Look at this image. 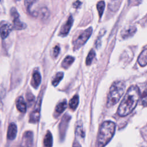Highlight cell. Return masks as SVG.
Returning <instances> with one entry per match:
<instances>
[{"label": "cell", "instance_id": "cell-1", "mask_svg": "<svg viewBox=\"0 0 147 147\" xmlns=\"http://www.w3.org/2000/svg\"><path fill=\"white\" fill-rule=\"evenodd\" d=\"M141 97L140 91L137 86H131L126 91L117 110L119 116L124 117L134 109Z\"/></svg>", "mask_w": 147, "mask_h": 147}, {"label": "cell", "instance_id": "cell-2", "mask_svg": "<svg viewBox=\"0 0 147 147\" xmlns=\"http://www.w3.org/2000/svg\"><path fill=\"white\" fill-rule=\"evenodd\" d=\"M115 125L110 121H105L100 126L97 137V147H105L111 140L115 133Z\"/></svg>", "mask_w": 147, "mask_h": 147}, {"label": "cell", "instance_id": "cell-3", "mask_svg": "<svg viewBox=\"0 0 147 147\" xmlns=\"http://www.w3.org/2000/svg\"><path fill=\"white\" fill-rule=\"evenodd\" d=\"M125 85L121 81H116L111 86L107 96V106L111 107L117 104L124 93Z\"/></svg>", "mask_w": 147, "mask_h": 147}, {"label": "cell", "instance_id": "cell-4", "mask_svg": "<svg viewBox=\"0 0 147 147\" xmlns=\"http://www.w3.org/2000/svg\"><path fill=\"white\" fill-rule=\"evenodd\" d=\"M92 29L91 27H90L84 30L79 36L74 41L73 46L74 49L76 50L80 48L82 46H83L86 42L90 38V36L92 34Z\"/></svg>", "mask_w": 147, "mask_h": 147}, {"label": "cell", "instance_id": "cell-5", "mask_svg": "<svg viewBox=\"0 0 147 147\" xmlns=\"http://www.w3.org/2000/svg\"><path fill=\"white\" fill-rule=\"evenodd\" d=\"M41 98H38L37 102L35 105V107L34 110L32 111L29 118V122L32 123H36L38 122L40 119V108H41Z\"/></svg>", "mask_w": 147, "mask_h": 147}, {"label": "cell", "instance_id": "cell-6", "mask_svg": "<svg viewBox=\"0 0 147 147\" xmlns=\"http://www.w3.org/2000/svg\"><path fill=\"white\" fill-rule=\"evenodd\" d=\"M21 145L24 147L33 146V134L31 131H26L24 133Z\"/></svg>", "mask_w": 147, "mask_h": 147}, {"label": "cell", "instance_id": "cell-7", "mask_svg": "<svg viewBox=\"0 0 147 147\" xmlns=\"http://www.w3.org/2000/svg\"><path fill=\"white\" fill-rule=\"evenodd\" d=\"M73 18L72 16H70L69 17V18H68V20L67 21V22H65V24L64 25H63V26L61 27L60 30V33L59 35L62 36V37H64L66 35L68 34L72 25L73 24Z\"/></svg>", "mask_w": 147, "mask_h": 147}, {"label": "cell", "instance_id": "cell-8", "mask_svg": "<svg viewBox=\"0 0 147 147\" xmlns=\"http://www.w3.org/2000/svg\"><path fill=\"white\" fill-rule=\"evenodd\" d=\"M137 29L134 26H127L125 27L121 32V35L123 38H127L133 36L136 32Z\"/></svg>", "mask_w": 147, "mask_h": 147}, {"label": "cell", "instance_id": "cell-9", "mask_svg": "<svg viewBox=\"0 0 147 147\" xmlns=\"http://www.w3.org/2000/svg\"><path fill=\"white\" fill-rule=\"evenodd\" d=\"M70 118H71L70 116H69L67 114H65L63 116V117L61 121L60 124L59 125V131H60V134L61 137L62 136L64 137L65 131H66V129L67 127V125H68V123L69 122Z\"/></svg>", "mask_w": 147, "mask_h": 147}, {"label": "cell", "instance_id": "cell-10", "mask_svg": "<svg viewBox=\"0 0 147 147\" xmlns=\"http://www.w3.org/2000/svg\"><path fill=\"white\" fill-rule=\"evenodd\" d=\"M11 30V26L10 24L6 23L1 24L0 27V35L2 38L4 39L6 38L9 34Z\"/></svg>", "mask_w": 147, "mask_h": 147}, {"label": "cell", "instance_id": "cell-11", "mask_svg": "<svg viewBox=\"0 0 147 147\" xmlns=\"http://www.w3.org/2000/svg\"><path fill=\"white\" fill-rule=\"evenodd\" d=\"M17 127L16 125L14 123H11L7 129V138L10 140H14L17 135Z\"/></svg>", "mask_w": 147, "mask_h": 147}, {"label": "cell", "instance_id": "cell-12", "mask_svg": "<svg viewBox=\"0 0 147 147\" xmlns=\"http://www.w3.org/2000/svg\"><path fill=\"white\" fill-rule=\"evenodd\" d=\"M16 106L17 110L22 113H24L26 111V105L22 96H19L17 98L16 102Z\"/></svg>", "mask_w": 147, "mask_h": 147}, {"label": "cell", "instance_id": "cell-13", "mask_svg": "<svg viewBox=\"0 0 147 147\" xmlns=\"http://www.w3.org/2000/svg\"><path fill=\"white\" fill-rule=\"evenodd\" d=\"M41 78L40 73L38 71H34L32 75V78L31 81L32 86L34 88H37L40 85L41 83Z\"/></svg>", "mask_w": 147, "mask_h": 147}, {"label": "cell", "instance_id": "cell-14", "mask_svg": "<svg viewBox=\"0 0 147 147\" xmlns=\"http://www.w3.org/2000/svg\"><path fill=\"white\" fill-rule=\"evenodd\" d=\"M138 63L141 67L147 65V48L145 49L138 56Z\"/></svg>", "mask_w": 147, "mask_h": 147}, {"label": "cell", "instance_id": "cell-15", "mask_svg": "<svg viewBox=\"0 0 147 147\" xmlns=\"http://www.w3.org/2000/svg\"><path fill=\"white\" fill-rule=\"evenodd\" d=\"M67 107V102L65 100L60 102L59 103H58L56 107H55V114L58 116L60 114H61L66 109Z\"/></svg>", "mask_w": 147, "mask_h": 147}, {"label": "cell", "instance_id": "cell-16", "mask_svg": "<svg viewBox=\"0 0 147 147\" xmlns=\"http://www.w3.org/2000/svg\"><path fill=\"white\" fill-rule=\"evenodd\" d=\"M53 144V138L51 133L48 131L44 138V147H52Z\"/></svg>", "mask_w": 147, "mask_h": 147}, {"label": "cell", "instance_id": "cell-17", "mask_svg": "<svg viewBox=\"0 0 147 147\" xmlns=\"http://www.w3.org/2000/svg\"><path fill=\"white\" fill-rule=\"evenodd\" d=\"M74 57L71 56H66L61 63V67L64 69L69 68L74 61Z\"/></svg>", "mask_w": 147, "mask_h": 147}, {"label": "cell", "instance_id": "cell-18", "mask_svg": "<svg viewBox=\"0 0 147 147\" xmlns=\"http://www.w3.org/2000/svg\"><path fill=\"white\" fill-rule=\"evenodd\" d=\"M25 24L22 22L18 18L13 19V28L16 30H22L26 28Z\"/></svg>", "mask_w": 147, "mask_h": 147}, {"label": "cell", "instance_id": "cell-19", "mask_svg": "<svg viewBox=\"0 0 147 147\" xmlns=\"http://www.w3.org/2000/svg\"><path fill=\"white\" fill-rule=\"evenodd\" d=\"M79 104V96L78 95H75L69 100V106L71 109L74 110L76 109Z\"/></svg>", "mask_w": 147, "mask_h": 147}, {"label": "cell", "instance_id": "cell-20", "mask_svg": "<svg viewBox=\"0 0 147 147\" xmlns=\"http://www.w3.org/2000/svg\"><path fill=\"white\" fill-rule=\"evenodd\" d=\"M63 75H64V74L62 72H59L57 73L52 79V85L54 86H56L61 81V80L63 79Z\"/></svg>", "mask_w": 147, "mask_h": 147}, {"label": "cell", "instance_id": "cell-21", "mask_svg": "<svg viewBox=\"0 0 147 147\" xmlns=\"http://www.w3.org/2000/svg\"><path fill=\"white\" fill-rule=\"evenodd\" d=\"M105 3L104 1H100L97 3L96 8H97L98 14H99L100 18L102 17V16L103 14V11L105 9Z\"/></svg>", "mask_w": 147, "mask_h": 147}, {"label": "cell", "instance_id": "cell-22", "mask_svg": "<svg viewBox=\"0 0 147 147\" xmlns=\"http://www.w3.org/2000/svg\"><path fill=\"white\" fill-rule=\"evenodd\" d=\"M95 52L93 49H91L87 56V58L86 60V65H90L92 63V60L95 57Z\"/></svg>", "mask_w": 147, "mask_h": 147}, {"label": "cell", "instance_id": "cell-23", "mask_svg": "<svg viewBox=\"0 0 147 147\" xmlns=\"http://www.w3.org/2000/svg\"><path fill=\"white\" fill-rule=\"evenodd\" d=\"M41 18L42 19H47L49 16V12L47 7H42L40 11Z\"/></svg>", "mask_w": 147, "mask_h": 147}, {"label": "cell", "instance_id": "cell-24", "mask_svg": "<svg viewBox=\"0 0 147 147\" xmlns=\"http://www.w3.org/2000/svg\"><path fill=\"white\" fill-rule=\"evenodd\" d=\"M37 1L38 0H25V6H26L28 12H29L31 10V7L33 6V5L36 3Z\"/></svg>", "mask_w": 147, "mask_h": 147}, {"label": "cell", "instance_id": "cell-25", "mask_svg": "<svg viewBox=\"0 0 147 147\" xmlns=\"http://www.w3.org/2000/svg\"><path fill=\"white\" fill-rule=\"evenodd\" d=\"M141 101L142 104L147 105V86L141 94Z\"/></svg>", "mask_w": 147, "mask_h": 147}, {"label": "cell", "instance_id": "cell-26", "mask_svg": "<svg viewBox=\"0 0 147 147\" xmlns=\"http://www.w3.org/2000/svg\"><path fill=\"white\" fill-rule=\"evenodd\" d=\"M76 133L79 136H81L82 137H83L84 136V132L83 130L82 125H80V124L77 125L76 129Z\"/></svg>", "mask_w": 147, "mask_h": 147}, {"label": "cell", "instance_id": "cell-27", "mask_svg": "<svg viewBox=\"0 0 147 147\" xmlns=\"http://www.w3.org/2000/svg\"><path fill=\"white\" fill-rule=\"evenodd\" d=\"M60 47H59V46H58V45H56L53 49H52V57H56L57 56H58V55H59V52H60Z\"/></svg>", "mask_w": 147, "mask_h": 147}, {"label": "cell", "instance_id": "cell-28", "mask_svg": "<svg viewBox=\"0 0 147 147\" xmlns=\"http://www.w3.org/2000/svg\"><path fill=\"white\" fill-rule=\"evenodd\" d=\"M10 14L13 19L19 18V14L17 12V10L14 7H12L10 10Z\"/></svg>", "mask_w": 147, "mask_h": 147}, {"label": "cell", "instance_id": "cell-29", "mask_svg": "<svg viewBox=\"0 0 147 147\" xmlns=\"http://www.w3.org/2000/svg\"><path fill=\"white\" fill-rule=\"evenodd\" d=\"M5 89L2 86H0V98H3L5 95Z\"/></svg>", "mask_w": 147, "mask_h": 147}, {"label": "cell", "instance_id": "cell-30", "mask_svg": "<svg viewBox=\"0 0 147 147\" xmlns=\"http://www.w3.org/2000/svg\"><path fill=\"white\" fill-rule=\"evenodd\" d=\"M81 4H82V2H81L80 1L77 0V1H76L75 2H74L73 3L72 6H73L74 8H75V9H78V8H79V7L80 6Z\"/></svg>", "mask_w": 147, "mask_h": 147}, {"label": "cell", "instance_id": "cell-31", "mask_svg": "<svg viewBox=\"0 0 147 147\" xmlns=\"http://www.w3.org/2000/svg\"><path fill=\"white\" fill-rule=\"evenodd\" d=\"M26 98L28 102H32L34 100V96L32 95V94H27V96H26Z\"/></svg>", "mask_w": 147, "mask_h": 147}, {"label": "cell", "instance_id": "cell-32", "mask_svg": "<svg viewBox=\"0 0 147 147\" xmlns=\"http://www.w3.org/2000/svg\"><path fill=\"white\" fill-rule=\"evenodd\" d=\"M73 147H81L80 144L77 142V141H75L74 143V145H73Z\"/></svg>", "mask_w": 147, "mask_h": 147}, {"label": "cell", "instance_id": "cell-33", "mask_svg": "<svg viewBox=\"0 0 147 147\" xmlns=\"http://www.w3.org/2000/svg\"><path fill=\"white\" fill-rule=\"evenodd\" d=\"M2 1V0H0V2H1V1Z\"/></svg>", "mask_w": 147, "mask_h": 147}, {"label": "cell", "instance_id": "cell-34", "mask_svg": "<svg viewBox=\"0 0 147 147\" xmlns=\"http://www.w3.org/2000/svg\"><path fill=\"white\" fill-rule=\"evenodd\" d=\"M16 1H20V0H16Z\"/></svg>", "mask_w": 147, "mask_h": 147}]
</instances>
